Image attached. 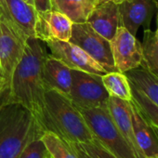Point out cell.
<instances>
[{
  "label": "cell",
  "instance_id": "cell-1",
  "mask_svg": "<svg viewBox=\"0 0 158 158\" xmlns=\"http://www.w3.org/2000/svg\"><path fill=\"white\" fill-rule=\"evenodd\" d=\"M44 44L38 38L27 40L23 56L13 73L4 102V108L20 105L29 111L41 127L47 91L43 79V62L48 53Z\"/></svg>",
  "mask_w": 158,
  "mask_h": 158
},
{
  "label": "cell",
  "instance_id": "cell-2",
  "mask_svg": "<svg viewBox=\"0 0 158 158\" xmlns=\"http://www.w3.org/2000/svg\"><path fill=\"white\" fill-rule=\"evenodd\" d=\"M42 128L57 134L67 142L94 139L80 111L68 96L55 89H48L45 93Z\"/></svg>",
  "mask_w": 158,
  "mask_h": 158
},
{
  "label": "cell",
  "instance_id": "cell-3",
  "mask_svg": "<svg viewBox=\"0 0 158 158\" xmlns=\"http://www.w3.org/2000/svg\"><path fill=\"white\" fill-rule=\"evenodd\" d=\"M0 114V158H18L23 149L41 137L43 128L35 116L20 105L2 109Z\"/></svg>",
  "mask_w": 158,
  "mask_h": 158
},
{
  "label": "cell",
  "instance_id": "cell-4",
  "mask_svg": "<svg viewBox=\"0 0 158 158\" xmlns=\"http://www.w3.org/2000/svg\"><path fill=\"white\" fill-rule=\"evenodd\" d=\"M94 139L117 158H138L126 141L107 107L78 108Z\"/></svg>",
  "mask_w": 158,
  "mask_h": 158
},
{
  "label": "cell",
  "instance_id": "cell-5",
  "mask_svg": "<svg viewBox=\"0 0 158 158\" xmlns=\"http://www.w3.org/2000/svg\"><path fill=\"white\" fill-rule=\"evenodd\" d=\"M27 40L16 28L0 17V69L2 72L0 81V110L4 108L11 78L23 56Z\"/></svg>",
  "mask_w": 158,
  "mask_h": 158
},
{
  "label": "cell",
  "instance_id": "cell-6",
  "mask_svg": "<svg viewBox=\"0 0 158 158\" xmlns=\"http://www.w3.org/2000/svg\"><path fill=\"white\" fill-rule=\"evenodd\" d=\"M72 84L69 99L78 108L107 107L109 94L102 75L80 70H71Z\"/></svg>",
  "mask_w": 158,
  "mask_h": 158
},
{
  "label": "cell",
  "instance_id": "cell-7",
  "mask_svg": "<svg viewBox=\"0 0 158 158\" xmlns=\"http://www.w3.org/2000/svg\"><path fill=\"white\" fill-rule=\"evenodd\" d=\"M69 41L81 48L100 63L107 73L117 71L114 63L110 41L93 30L87 22L73 24L72 35Z\"/></svg>",
  "mask_w": 158,
  "mask_h": 158
},
{
  "label": "cell",
  "instance_id": "cell-8",
  "mask_svg": "<svg viewBox=\"0 0 158 158\" xmlns=\"http://www.w3.org/2000/svg\"><path fill=\"white\" fill-rule=\"evenodd\" d=\"M110 45L114 63L118 72L127 73L142 64V44L124 26L117 28Z\"/></svg>",
  "mask_w": 158,
  "mask_h": 158
},
{
  "label": "cell",
  "instance_id": "cell-9",
  "mask_svg": "<svg viewBox=\"0 0 158 158\" xmlns=\"http://www.w3.org/2000/svg\"><path fill=\"white\" fill-rule=\"evenodd\" d=\"M45 44L49 48L50 55L65 63L71 70H80L100 75L107 73L87 52L70 41L48 40Z\"/></svg>",
  "mask_w": 158,
  "mask_h": 158
},
{
  "label": "cell",
  "instance_id": "cell-10",
  "mask_svg": "<svg viewBox=\"0 0 158 158\" xmlns=\"http://www.w3.org/2000/svg\"><path fill=\"white\" fill-rule=\"evenodd\" d=\"M38 11L24 0H0V17L16 28L25 38H36Z\"/></svg>",
  "mask_w": 158,
  "mask_h": 158
},
{
  "label": "cell",
  "instance_id": "cell-11",
  "mask_svg": "<svg viewBox=\"0 0 158 158\" xmlns=\"http://www.w3.org/2000/svg\"><path fill=\"white\" fill-rule=\"evenodd\" d=\"M120 25L127 29L133 35L140 26L150 29L151 21L155 11V0H125L118 5Z\"/></svg>",
  "mask_w": 158,
  "mask_h": 158
},
{
  "label": "cell",
  "instance_id": "cell-12",
  "mask_svg": "<svg viewBox=\"0 0 158 158\" xmlns=\"http://www.w3.org/2000/svg\"><path fill=\"white\" fill-rule=\"evenodd\" d=\"M73 22L63 13L50 10L38 11L35 37L43 42L48 40L69 41Z\"/></svg>",
  "mask_w": 158,
  "mask_h": 158
},
{
  "label": "cell",
  "instance_id": "cell-13",
  "mask_svg": "<svg viewBox=\"0 0 158 158\" xmlns=\"http://www.w3.org/2000/svg\"><path fill=\"white\" fill-rule=\"evenodd\" d=\"M107 108L116 127L118 128L126 141L128 143L135 155L138 158H145L141 153L135 139L130 102L110 96L107 102Z\"/></svg>",
  "mask_w": 158,
  "mask_h": 158
},
{
  "label": "cell",
  "instance_id": "cell-14",
  "mask_svg": "<svg viewBox=\"0 0 158 158\" xmlns=\"http://www.w3.org/2000/svg\"><path fill=\"white\" fill-rule=\"evenodd\" d=\"M132 125L136 142L145 158L158 157V139L151 123L131 100Z\"/></svg>",
  "mask_w": 158,
  "mask_h": 158
},
{
  "label": "cell",
  "instance_id": "cell-15",
  "mask_svg": "<svg viewBox=\"0 0 158 158\" xmlns=\"http://www.w3.org/2000/svg\"><path fill=\"white\" fill-rule=\"evenodd\" d=\"M87 23L93 30L110 41L120 26L118 5L109 2L96 6L88 17Z\"/></svg>",
  "mask_w": 158,
  "mask_h": 158
},
{
  "label": "cell",
  "instance_id": "cell-16",
  "mask_svg": "<svg viewBox=\"0 0 158 158\" xmlns=\"http://www.w3.org/2000/svg\"><path fill=\"white\" fill-rule=\"evenodd\" d=\"M43 79L47 90L55 89L69 96L72 84L71 69L50 54H47L43 62Z\"/></svg>",
  "mask_w": 158,
  "mask_h": 158
},
{
  "label": "cell",
  "instance_id": "cell-17",
  "mask_svg": "<svg viewBox=\"0 0 158 158\" xmlns=\"http://www.w3.org/2000/svg\"><path fill=\"white\" fill-rule=\"evenodd\" d=\"M51 8L66 15L73 23H86L92 10L94 0H50Z\"/></svg>",
  "mask_w": 158,
  "mask_h": 158
},
{
  "label": "cell",
  "instance_id": "cell-18",
  "mask_svg": "<svg viewBox=\"0 0 158 158\" xmlns=\"http://www.w3.org/2000/svg\"><path fill=\"white\" fill-rule=\"evenodd\" d=\"M125 73L129 83L139 89L158 107V78L141 66Z\"/></svg>",
  "mask_w": 158,
  "mask_h": 158
},
{
  "label": "cell",
  "instance_id": "cell-19",
  "mask_svg": "<svg viewBox=\"0 0 158 158\" xmlns=\"http://www.w3.org/2000/svg\"><path fill=\"white\" fill-rule=\"evenodd\" d=\"M102 84L109 96L127 102H131L132 91L128 78L125 73L118 71L109 72L102 75Z\"/></svg>",
  "mask_w": 158,
  "mask_h": 158
},
{
  "label": "cell",
  "instance_id": "cell-20",
  "mask_svg": "<svg viewBox=\"0 0 158 158\" xmlns=\"http://www.w3.org/2000/svg\"><path fill=\"white\" fill-rule=\"evenodd\" d=\"M143 61L140 65L158 78V40L151 29L144 30L142 41Z\"/></svg>",
  "mask_w": 158,
  "mask_h": 158
},
{
  "label": "cell",
  "instance_id": "cell-21",
  "mask_svg": "<svg viewBox=\"0 0 158 158\" xmlns=\"http://www.w3.org/2000/svg\"><path fill=\"white\" fill-rule=\"evenodd\" d=\"M41 139L52 158H77L69 142L57 134L51 131H44Z\"/></svg>",
  "mask_w": 158,
  "mask_h": 158
},
{
  "label": "cell",
  "instance_id": "cell-22",
  "mask_svg": "<svg viewBox=\"0 0 158 158\" xmlns=\"http://www.w3.org/2000/svg\"><path fill=\"white\" fill-rule=\"evenodd\" d=\"M77 158H117L95 139L88 142H69Z\"/></svg>",
  "mask_w": 158,
  "mask_h": 158
},
{
  "label": "cell",
  "instance_id": "cell-23",
  "mask_svg": "<svg viewBox=\"0 0 158 158\" xmlns=\"http://www.w3.org/2000/svg\"><path fill=\"white\" fill-rule=\"evenodd\" d=\"M130 87L132 91V101L135 102L143 115L147 118V120L151 124L158 127V107L153 102H152L148 97L139 89L131 84Z\"/></svg>",
  "mask_w": 158,
  "mask_h": 158
},
{
  "label": "cell",
  "instance_id": "cell-24",
  "mask_svg": "<svg viewBox=\"0 0 158 158\" xmlns=\"http://www.w3.org/2000/svg\"><path fill=\"white\" fill-rule=\"evenodd\" d=\"M48 153V150L41 137H38L33 139L23 149L18 158H47Z\"/></svg>",
  "mask_w": 158,
  "mask_h": 158
},
{
  "label": "cell",
  "instance_id": "cell-25",
  "mask_svg": "<svg viewBox=\"0 0 158 158\" xmlns=\"http://www.w3.org/2000/svg\"><path fill=\"white\" fill-rule=\"evenodd\" d=\"M37 11H47L52 10L50 0H32Z\"/></svg>",
  "mask_w": 158,
  "mask_h": 158
},
{
  "label": "cell",
  "instance_id": "cell-26",
  "mask_svg": "<svg viewBox=\"0 0 158 158\" xmlns=\"http://www.w3.org/2000/svg\"><path fill=\"white\" fill-rule=\"evenodd\" d=\"M125 0H94V4H95V7L98 6V5H101V4H104V3H114L116 5H120L121 3H123Z\"/></svg>",
  "mask_w": 158,
  "mask_h": 158
},
{
  "label": "cell",
  "instance_id": "cell-27",
  "mask_svg": "<svg viewBox=\"0 0 158 158\" xmlns=\"http://www.w3.org/2000/svg\"><path fill=\"white\" fill-rule=\"evenodd\" d=\"M155 37L158 40V13H157V18H156V31L154 32Z\"/></svg>",
  "mask_w": 158,
  "mask_h": 158
},
{
  "label": "cell",
  "instance_id": "cell-28",
  "mask_svg": "<svg viewBox=\"0 0 158 158\" xmlns=\"http://www.w3.org/2000/svg\"><path fill=\"white\" fill-rule=\"evenodd\" d=\"M151 125H152V129H153V131H154V133H155V135H156V137H157V139H158V127L154 126L153 124H151Z\"/></svg>",
  "mask_w": 158,
  "mask_h": 158
},
{
  "label": "cell",
  "instance_id": "cell-29",
  "mask_svg": "<svg viewBox=\"0 0 158 158\" xmlns=\"http://www.w3.org/2000/svg\"><path fill=\"white\" fill-rule=\"evenodd\" d=\"M155 4H156V8L158 9V0H155Z\"/></svg>",
  "mask_w": 158,
  "mask_h": 158
},
{
  "label": "cell",
  "instance_id": "cell-30",
  "mask_svg": "<svg viewBox=\"0 0 158 158\" xmlns=\"http://www.w3.org/2000/svg\"><path fill=\"white\" fill-rule=\"evenodd\" d=\"M0 78H2V72H1V69H0Z\"/></svg>",
  "mask_w": 158,
  "mask_h": 158
},
{
  "label": "cell",
  "instance_id": "cell-31",
  "mask_svg": "<svg viewBox=\"0 0 158 158\" xmlns=\"http://www.w3.org/2000/svg\"><path fill=\"white\" fill-rule=\"evenodd\" d=\"M47 158H52V157L50 156V154H49V153H48V155H47Z\"/></svg>",
  "mask_w": 158,
  "mask_h": 158
},
{
  "label": "cell",
  "instance_id": "cell-32",
  "mask_svg": "<svg viewBox=\"0 0 158 158\" xmlns=\"http://www.w3.org/2000/svg\"><path fill=\"white\" fill-rule=\"evenodd\" d=\"M0 81H1V78H0Z\"/></svg>",
  "mask_w": 158,
  "mask_h": 158
},
{
  "label": "cell",
  "instance_id": "cell-33",
  "mask_svg": "<svg viewBox=\"0 0 158 158\" xmlns=\"http://www.w3.org/2000/svg\"><path fill=\"white\" fill-rule=\"evenodd\" d=\"M156 158H158V157H156Z\"/></svg>",
  "mask_w": 158,
  "mask_h": 158
}]
</instances>
